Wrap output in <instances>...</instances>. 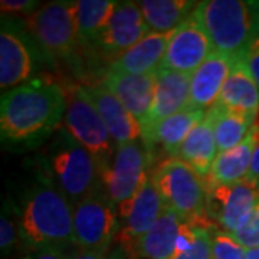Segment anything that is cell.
<instances>
[{"label":"cell","instance_id":"cell-14","mask_svg":"<svg viewBox=\"0 0 259 259\" xmlns=\"http://www.w3.org/2000/svg\"><path fill=\"white\" fill-rule=\"evenodd\" d=\"M192 75L160 69L156 91L147 117L141 125V133L153 128L158 122L189 108Z\"/></svg>","mask_w":259,"mask_h":259},{"label":"cell","instance_id":"cell-11","mask_svg":"<svg viewBox=\"0 0 259 259\" xmlns=\"http://www.w3.org/2000/svg\"><path fill=\"white\" fill-rule=\"evenodd\" d=\"M259 203V185L243 180L235 185L207 187L206 214L226 233H235L248 222Z\"/></svg>","mask_w":259,"mask_h":259},{"label":"cell","instance_id":"cell-23","mask_svg":"<svg viewBox=\"0 0 259 259\" xmlns=\"http://www.w3.org/2000/svg\"><path fill=\"white\" fill-rule=\"evenodd\" d=\"M218 144L212 121L204 117L187 136L179 150L177 158L192 167L194 173L206 180L209 177L214 160L218 157Z\"/></svg>","mask_w":259,"mask_h":259},{"label":"cell","instance_id":"cell-5","mask_svg":"<svg viewBox=\"0 0 259 259\" xmlns=\"http://www.w3.org/2000/svg\"><path fill=\"white\" fill-rule=\"evenodd\" d=\"M153 182L164 207L175 210L183 222L210 228L206 214L207 187L192 167L180 158H167L153 171Z\"/></svg>","mask_w":259,"mask_h":259},{"label":"cell","instance_id":"cell-27","mask_svg":"<svg viewBox=\"0 0 259 259\" xmlns=\"http://www.w3.org/2000/svg\"><path fill=\"white\" fill-rule=\"evenodd\" d=\"M118 2L112 0H79L76 2V20L81 42H95L107 28Z\"/></svg>","mask_w":259,"mask_h":259},{"label":"cell","instance_id":"cell-32","mask_svg":"<svg viewBox=\"0 0 259 259\" xmlns=\"http://www.w3.org/2000/svg\"><path fill=\"white\" fill-rule=\"evenodd\" d=\"M39 3L33 0H2L0 2V9L2 16H9V18L18 19L19 16H30L35 10L39 8Z\"/></svg>","mask_w":259,"mask_h":259},{"label":"cell","instance_id":"cell-15","mask_svg":"<svg viewBox=\"0 0 259 259\" xmlns=\"http://www.w3.org/2000/svg\"><path fill=\"white\" fill-rule=\"evenodd\" d=\"M163 209L164 204L153 182V173H150L131 203V209L124 219L125 223L121 228L120 242L128 255L134 256L139 242L157 222Z\"/></svg>","mask_w":259,"mask_h":259},{"label":"cell","instance_id":"cell-30","mask_svg":"<svg viewBox=\"0 0 259 259\" xmlns=\"http://www.w3.org/2000/svg\"><path fill=\"white\" fill-rule=\"evenodd\" d=\"M171 259H213L212 232L209 228L196 226V241L190 249L176 253Z\"/></svg>","mask_w":259,"mask_h":259},{"label":"cell","instance_id":"cell-3","mask_svg":"<svg viewBox=\"0 0 259 259\" xmlns=\"http://www.w3.org/2000/svg\"><path fill=\"white\" fill-rule=\"evenodd\" d=\"M48 182L75 206L100 187V171L91 154L66 131L58 130L44 153Z\"/></svg>","mask_w":259,"mask_h":259},{"label":"cell","instance_id":"cell-4","mask_svg":"<svg viewBox=\"0 0 259 259\" xmlns=\"http://www.w3.org/2000/svg\"><path fill=\"white\" fill-rule=\"evenodd\" d=\"M196 10L214 52L232 59L245 58L259 29V2L206 0L199 2Z\"/></svg>","mask_w":259,"mask_h":259},{"label":"cell","instance_id":"cell-29","mask_svg":"<svg viewBox=\"0 0 259 259\" xmlns=\"http://www.w3.org/2000/svg\"><path fill=\"white\" fill-rule=\"evenodd\" d=\"M212 253L213 259H246V249L223 231L212 232Z\"/></svg>","mask_w":259,"mask_h":259},{"label":"cell","instance_id":"cell-6","mask_svg":"<svg viewBox=\"0 0 259 259\" xmlns=\"http://www.w3.org/2000/svg\"><path fill=\"white\" fill-rule=\"evenodd\" d=\"M64 93L66 100L65 130L91 154L101 177L111 164L117 144L82 87L69 85L64 88Z\"/></svg>","mask_w":259,"mask_h":259},{"label":"cell","instance_id":"cell-20","mask_svg":"<svg viewBox=\"0 0 259 259\" xmlns=\"http://www.w3.org/2000/svg\"><path fill=\"white\" fill-rule=\"evenodd\" d=\"M173 33L175 32H168V33L150 32L137 45H134L127 52L114 59L108 71L130 75H144L157 71Z\"/></svg>","mask_w":259,"mask_h":259},{"label":"cell","instance_id":"cell-31","mask_svg":"<svg viewBox=\"0 0 259 259\" xmlns=\"http://www.w3.org/2000/svg\"><path fill=\"white\" fill-rule=\"evenodd\" d=\"M236 242H239L245 249L259 248V203L252 212L248 222L239 231L231 235Z\"/></svg>","mask_w":259,"mask_h":259},{"label":"cell","instance_id":"cell-26","mask_svg":"<svg viewBox=\"0 0 259 259\" xmlns=\"http://www.w3.org/2000/svg\"><path fill=\"white\" fill-rule=\"evenodd\" d=\"M199 2L190 0H143L139 8L150 32H175L197 8Z\"/></svg>","mask_w":259,"mask_h":259},{"label":"cell","instance_id":"cell-16","mask_svg":"<svg viewBox=\"0 0 259 259\" xmlns=\"http://www.w3.org/2000/svg\"><path fill=\"white\" fill-rule=\"evenodd\" d=\"M85 94L105 122L117 146L141 139V125L114 94L100 85H83Z\"/></svg>","mask_w":259,"mask_h":259},{"label":"cell","instance_id":"cell-1","mask_svg":"<svg viewBox=\"0 0 259 259\" xmlns=\"http://www.w3.org/2000/svg\"><path fill=\"white\" fill-rule=\"evenodd\" d=\"M65 111V93L56 83L30 81L6 91L0 100L3 147L23 151L44 144L56 133Z\"/></svg>","mask_w":259,"mask_h":259},{"label":"cell","instance_id":"cell-9","mask_svg":"<svg viewBox=\"0 0 259 259\" xmlns=\"http://www.w3.org/2000/svg\"><path fill=\"white\" fill-rule=\"evenodd\" d=\"M48 58L30 36L20 19L2 16L0 28V87L13 90L25 83Z\"/></svg>","mask_w":259,"mask_h":259},{"label":"cell","instance_id":"cell-25","mask_svg":"<svg viewBox=\"0 0 259 259\" xmlns=\"http://www.w3.org/2000/svg\"><path fill=\"white\" fill-rule=\"evenodd\" d=\"M206 115L212 121L219 153L241 144L255 125L256 120L248 114L229 110L219 102H214L206 111Z\"/></svg>","mask_w":259,"mask_h":259},{"label":"cell","instance_id":"cell-36","mask_svg":"<svg viewBox=\"0 0 259 259\" xmlns=\"http://www.w3.org/2000/svg\"><path fill=\"white\" fill-rule=\"evenodd\" d=\"M108 250H81L78 249L68 259H107Z\"/></svg>","mask_w":259,"mask_h":259},{"label":"cell","instance_id":"cell-13","mask_svg":"<svg viewBox=\"0 0 259 259\" xmlns=\"http://www.w3.org/2000/svg\"><path fill=\"white\" fill-rule=\"evenodd\" d=\"M150 33L144 16L136 2H118L107 28L95 39L94 45L115 59L137 45Z\"/></svg>","mask_w":259,"mask_h":259},{"label":"cell","instance_id":"cell-2","mask_svg":"<svg viewBox=\"0 0 259 259\" xmlns=\"http://www.w3.org/2000/svg\"><path fill=\"white\" fill-rule=\"evenodd\" d=\"M19 223L22 243L35 252L75 245L74 206L48 180L29 190Z\"/></svg>","mask_w":259,"mask_h":259},{"label":"cell","instance_id":"cell-12","mask_svg":"<svg viewBox=\"0 0 259 259\" xmlns=\"http://www.w3.org/2000/svg\"><path fill=\"white\" fill-rule=\"evenodd\" d=\"M213 52L210 39L204 30L197 10L175 30L167 45L160 69L193 75Z\"/></svg>","mask_w":259,"mask_h":259},{"label":"cell","instance_id":"cell-19","mask_svg":"<svg viewBox=\"0 0 259 259\" xmlns=\"http://www.w3.org/2000/svg\"><path fill=\"white\" fill-rule=\"evenodd\" d=\"M206 117V111L187 108L168 117L153 128L141 133V141L153 156L154 148L160 147L166 154L176 157L190 131Z\"/></svg>","mask_w":259,"mask_h":259},{"label":"cell","instance_id":"cell-8","mask_svg":"<svg viewBox=\"0 0 259 259\" xmlns=\"http://www.w3.org/2000/svg\"><path fill=\"white\" fill-rule=\"evenodd\" d=\"M151 158L153 156L140 140L121 144L117 146L110 167L101 175V183L105 186L107 196L117 206L122 219L127 218L131 203L147 180Z\"/></svg>","mask_w":259,"mask_h":259},{"label":"cell","instance_id":"cell-22","mask_svg":"<svg viewBox=\"0 0 259 259\" xmlns=\"http://www.w3.org/2000/svg\"><path fill=\"white\" fill-rule=\"evenodd\" d=\"M255 148V125L241 144L219 153L213 163L209 177L206 179L207 187L212 186L235 185L246 180L250 168L252 154Z\"/></svg>","mask_w":259,"mask_h":259},{"label":"cell","instance_id":"cell-21","mask_svg":"<svg viewBox=\"0 0 259 259\" xmlns=\"http://www.w3.org/2000/svg\"><path fill=\"white\" fill-rule=\"evenodd\" d=\"M216 102L233 111L248 114L253 118L258 117L259 88L250 75L245 58H239L233 62L231 74Z\"/></svg>","mask_w":259,"mask_h":259},{"label":"cell","instance_id":"cell-24","mask_svg":"<svg viewBox=\"0 0 259 259\" xmlns=\"http://www.w3.org/2000/svg\"><path fill=\"white\" fill-rule=\"evenodd\" d=\"M183 219L175 210L164 207L151 229L141 238L134 256L143 259H171L176 249Z\"/></svg>","mask_w":259,"mask_h":259},{"label":"cell","instance_id":"cell-7","mask_svg":"<svg viewBox=\"0 0 259 259\" xmlns=\"http://www.w3.org/2000/svg\"><path fill=\"white\" fill-rule=\"evenodd\" d=\"M26 29L48 61H72L79 39L76 2H49L26 18Z\"/></svg>","mask_w":259,"mask_h":259},{"label":"cell","instance_id":"cell-33","mask_svg":"<svg viewBox=\"0 0 259 259\" xmlns=\"http://www.w3.org/2000/svg\"><path fill=\"white\" fill-rule=\"evenodd\" d=\"M245 62L248 65L250 75L253 76V79H255V82H256L259 88V29L256 30V33L253 35L249 47L246 49Z\"/></svg>","mask_w":259,"mask_h":259},{"label":"cell","instance_id":"cell-18","mask_svg":"<svg viewBox=\"0 0 259 259\" xmlns=\"http://www.w3.org/2000/svg\"><path fill=\"white\" fill-rule=\"evenodd\" d=\"M235 61L236 59L213 51L192 75L189 108L206 111V108H210L218 101Z\"/></svg>","mask_w":259,"mask_h":259},{"label":"cell","instance_id":"cell-17","mask_svg":"<svg viewBox=\"0 0 259 259\" xmlns=\"http://www.w3.org/2000/svg\"><path fill=\"white\" fill-rule=\"evenodd\" d=\"M157 78L158 69L144 75L118 74L108 71L102 85L107 87L134 115L140 125H143L153 102Z\"/></svg>","mask_w":259,"mask_h":259},{"label":"cell","instance_id":"cell-35","mask_svg":"<svg viewBox=\"0 0 259 259\" xmlns=\"http://www.w3.org/2000/svg\"><path fill=\"white\" fill-rule=\"evenodd\" d=\"M69 255L66 252V248H48L35 252L30 259H68Z\"/></svg>","mask_w":259,"mask_h":259},{"label":"cell","instance_id":"cell-28","mask_svg":"<svg viewBox=\"0 0 259 259\" xmlns=\"http://www.w3.org/2000/svg\"><path fill=\"white\" fill-rule=\"evenodd\" d=\"M22 242L20 223H19V209L12 202H5L0 216V250L2 256L6 258L18 249Z\"/></svg>","mask_w":259,"mask_h":259},{"label":"cell","instance_id":"cell-34","mask_svg":"<svg viewBox=\"0 0 259 259\" xmlns=\"http://www.w3.org/2000/svg\"><path fill=\"white\" fill-rule=\"evenodd\" d=\"M248 180L255 182L259 185V125L255 124V148L252 154V161H250V168L248 173Z\"/></svg>","mask_w":259,"mask_h":259},{"label":"cell","instance_id":"cell-10","mask_svg":"<svg viewBox=\"0 0 259 259\" xmlns=\"http://www.w3.org/2000/svg\"><path fill=\"white\" fill-rule=\"evenodd\" d=\"M118 209L101 189L74 206V239L81 250H108L118 232Z\"/></svg>","mask_w":259,"mask_h":259},{"label":"cell","instance_id":"cell-37","mask_svg":"<svg viewBox=\"0 0 259 259\" xmlns=\"http://www.w3.org/2000/svg\"><path fill=\"white\" fill-rule=\"evenodd\" d=\"M246 259H259V248L246 249Z\"/></svg>","mask_w":259,"mask_h":259}]
</instances>
